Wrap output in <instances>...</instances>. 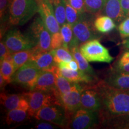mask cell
Instances as JSON below:
<instances>
[{
    "mask_svg": "<svg viewBox=\"0 0 129 129\" xmlns=\"http://www.w3.org/2000/svg\"><path fill=\"white\" fill-rule=\"evenodd\" d=\"M95 85L101 99L100 121L104 122L115 118L129 115V90L113 88L104 81Z\"/></svg>",
    "mask_w": 129,
    "mask_h": 129,
    "instance_id": "6da1fadb",
    "label": "cell"
},
{
    "mask_svg": "<svg viewBox=\"0 0 129 129\" xmlns=\"http://www.w3.org/2000/svg\"><path fill=\"white\" fill-rule=\"evenodd\" d=\"M94 14L85 12L81 14L79 20L72 26L73 38L69 48L74 46L80 47L85 42L98 39L99 34L94 25Z\"/></svg>",
    "mask_w": 129,
    "mask_h": 129,
    "instance_id": "7a4b0ae2",
    "label": "cell"
},
{
    "mask_svg": "<svg viewBox=\"0 0 129 129\" xmlns=\"http://www.w3.org/2000/svg\"><path fill=\"white\" fill-rule=\"evenodd\" d=\"M39 11L37 0H13L9 13V23L23 25Z\"/></svg>",
    "mask_w": 129,
    "mask_h": 129,
    "instance_id": "3957f363",
    "label": "cell"
},
{
    "mask_svg": "<svg viewBox=\"0 0 129 129\" xmlns=\"http://www.w3.org/2000/svg\"><path fill=\"white\" fill-rule=\"evenodd\" d=\"M26 33L35 43V46L32 48L34 52H46L52 50L51 35L41 16L34 19Z\"/></svg>",
    "mask_w": 129,
    "mask_h": 129,
    "instance_id": "277c9868",
    "label": "cell"
},
{
    "mask_svg": "<svg viewBox=\"0 0 129 129\" xmlns=\"http://www.w3.org/2000/svg\"><path fill=\"white\" fill-rule=\"evenodd\" d=\"M23 94L28 101V111L30 117H33L37 111L45 106L54 104L62 105L60 98L53 92L32 90L23 93Z\"/></svg>",
    "mask_w": 129,
    "mask_h": 129,
    "instance_id": "5b68a950",
    "label": "cell"
},
{
    "mask_svg": "<svg viewBox=\"0 0 129 129\" xmlns=\"http://www.w3.org/2000/svg\"><path fill=\"white\" fill-rule=\"evenodd\" d=\"M80 50L90 62L110 63L114 59L111 56L108 49L103 46L98 39H93L83 43L80 46Z\"/></svg>",
    "mask_w": 129,
    "mask_h": 129,
    "instance_id": "8992f818",
    "label": "cell"
},
{
    "mask_svg": "<svg viewBox=\"0 0 129 129\" xmlns=\"http://www.w3.org/2000/svg\"><path fill=\"white\" fill-rule=\"evenodd\" d=\"M41 71L32 61H29L16 70L12 77V83L20 85L29 91L34 89Z\"/></svg>",
    "mask_w": 129,
    "mask_h": 129,
    "instance_id": "52a82bcc",
    "label": "cell"
},
{
    "mask_svg": "<svg viewBox=\"0 0 129 129\" xmlns=\"http://www.w3.org/2000/svg\"><path fill=\"white\" fill-rule=\"evenodd\" d=\"M33 117L38 121H45L57 126L67 127L69 123L67 111L62 105L45 106L37 111Z\"/></svg>",
    "mask_w": 129,
    "mask_h": 129,
    "instance_id": "ba28073f",
    "label": "cell"
},
{
    "mask_svg": "<svg viewBox=\"0 0 129 129\" xmlns=\"http://www.w3.org/2000/svg\"><path fill=\"white\" fill-rule=\"evenodd\" d=\"M100 122L99 111L80 108L69 120L68 126L74 129H90Z\"/></svg>",
    "mask_w": 129,
    "mask_h": 129,
    "instance_id": "9c48e42d",
    "label": "cell"
},
{
    "mask_svg": "<svg viewBox=\"0 0 129 129\" xmlns=\"http://www.w3.org/2000/svg\"><path fill=\"white\" fill-rule=\"evenodd\" d=\"M3 41L11 53L32 49L35 46L26 33H22L17 29L9 30L5 35Z\"/></svg>",
    "mask_w": 129,
    "mask_h": 129,
    "instance_id": "30bf717a",
    "label": "cell"
},
{
    "mask_svg": "<svg viewBox=\"0 0 129 129\" xmlns=\"http://www.w3.org/2000/svg\"><path fill=\"white\" fill-rule=\"evenodd\" d=\"M84 88L83 83H74L70 91L60 97L61 103L67 111L69 121L74 113L81 108V98Z\"/></svg>",
    "mask_w": 129,
    "mask_h": 129,
    "instance_id": "8fae6325",
    "label": "cell"
},
{
    "mask_svg": "<svg viewBox=\"0 0 129 129\" xmlns=\"http://www.w3.org/2000/svg\"><path fill=\"white\" fill-rule=\"evenodd\" d=\"M38 3V13L51 35L60 32V26L56 19L51 0H39Z\"/></svg>",
    "mask_w": 129,
    "mask_h": 129,
    "instance_id": "7c38bea8",
    "label": "cell"
},
{
    "mask_svg": "<svg viewBox=\"0 0 129 129\" xmlns=\"http://www.w3.org/2000/svg\"><path fill=\"white\" fill-rule=\"evenodd\" d=\"M102 104L96 85H85L81 98V108L99 111Z\"/></svg>",
    "mask_w": 129,
    "mask_h": 129,
    "instance_id": "4fadbf2b",
    "label": "cell"
},
{
    "mask_svg": "<svg viewBox=\"0 0 129 129\" xmlns=\"http://www.w3.org/2000/svg\"><path fill=\"white\" fill-rule=\"evenodd\" d=\"M1 104L7 111L15 109L28 110L29 102L23 94H9L3 92L0 94Z\"/></svg>",
    "mask_w": 129,
    "mask_h": 129,
    "instance_id": "5bb4252c",
    "label": "cell"
},
{
    "mask_svg": "<svg viewBox=\"0 0 129 129\" xmlns=\"http://www.w3.org/2000/svg\"><path fill=\"white\" fill-rule=\"evenodd\" d=\"M29 61H32L41 71L54 72L58 68L57 63L54 61L50 51L46 52H34L33 51V54Z\"/></svg>",
    "mask_w": 129,
    "mask_h": 129,
    "instance_id": "9a60e30c",
    "label": "cell"
},
{
    "mask_svg": "<svg viewBox=\"0 0 129 129\" xmlns=\"http://www.w3.org/2000/svg\"><path fill=\"white\" fill-rule=\"evenodd\" d=\"M104 81L109 86L117 89L129 90V72L113 69L108 74Z\"/></svg>",
    "mask_w": 129,
    "mask_h": 129,
    "instance_id": "2e32d148",
    "label": "cell"
},
{
    "mask_svg": "<svg viewBox=\"0 0 129 129\" xmlns=\"http://www.w3.org/2000/svg\"><path fill=\"white\" fill-rule=\"evenodd\" d=\"M56 77L54 72L41 71L34 90L53 92L59 96L56 88Z\"/></svg>",
    "mask_w": 129,
    "mask_h": 129,
    "instance_id": "e0dca14e",
    "label": "cell"
},
{
    "mask_svg": "<svg viewBox=\"0 0 129 129\" xmlns=\"http://www.w3.org/2000/svg\"><path fill=\"white\" fill-rule=\"evenodd\" d=\"M59 72L63 76L67 78L69 81L74 83L91 84L94 80V77L82 71L80 69L74 71L69 68L59 69Z\"/></svg>",
    "mask_w": 129,
    "mask_h": 129,
    "instance_id": "ac0fdd59",
    "label": "cell"
},
{
    "mask_svg": "<svg viewBox=\"0 0 129 129\" xmlns=\"http://www.w3.org/2000/svg\"><path fill=\"white\" fill-rule=\"evenodd\" d=\"M103 13L117 23L122 21L126 17L121 7L120 0H107Z\"/></svg>",
    "mask_w": 129,
    "mask_h": 129,
    "instance_id": "d6986e66",
    "label": "cell"
},
{
    "mask_svg": "<svg viewBox=\"0 0 129 129\" xmlns=\"http://www.w3.org/2000/svg\"><path fill=\"white\" fill-rule=\"evenodd\" d=\"M69 50L71 52L74 60L78 63L79 69L82 71L89 74L93 77H96L94 69L90 66L88 61L84 57L80 50V47L74 46L69 48Z\"/></svg>",
    "mask_w": 129,
    "mask_h": 129,
    "instance_id": "ffe728a7",
    "label": "cell"
},
{
    "mask_svg": "<svg viewBox=\"0 0 129 129\" xmlns=\"http://www.w3.org/2000/svg\"><path fill=\"white\" fill-rule=\"evenodd\" d=\"M94 25L98 32L109 33L115 28L114 20L108 16H99L94 21Z\"/></svg>",
    "mask_w": 129,
    "mask_h": 129,
    "instance_id": "44dd1931",
    "label": "cell"
},
{
    "mask_svg": "<svg viewBox=\"0 0 129 129\" xmlns=\"http://www.w3.org/2000/svg\"><path fill=\"white\" fill-rule=\"evenodd\" d=\"M30 117L28 110L15 109L8 111L6 116V122L8 125L20 123L25 121Z\"/></svg>",
    "mask_w": 129,
    "mask_h": 129,
    "instance_id": "7402d4cb",
    "label": "cell"
},
{
    "mask_svg": "<svg viewBox=\"0 0 129 129\" xmlns=\"http://www.w3.org/2000/svg\"><path fill=\"white\" fill-rule=\"evenodd\" d=\"M54 73H55L56 77V88H57L58 94L60 98L62 95L70 91L74 83L71 82L67 78L63 76L59 72V68L56 69V70L54 71Z\"/></svg>",
    "mask_w": 129,
    "mask_h": 129,
    "instance_id": "603a6c76",
    "label": "cell"
},
{
    "mask_svg": "<svg viewBox=\"0 0 129 129\" xmlns=\"http://www.w3.org/2000/svg\"><path fill=\"white\" fill-rule=\"evenodd\" d=\"M32 54V49L26 50L12 53L13 62L15 71L30 60Z\"/></svg>",
    "mask_w": 129,
    "mask_h": 129,
    "instance_id": "cb8c5ba5",
    "label": "cell"
},
{
    "mask_svg": "<svg viewBox=\"0 0 129 129\" xmlns=\"http://www.w3.org/2000/svg\"><path fill=\"white\" fill-rule=\"evenodd\" d=\"M54 14L58 23L61 27L67 22L64 0H51Z\"/></svg>",
    "mask_w": 129,
    "mask_h": 129,
    "instance_id": "d4e9b609",
    "label": "cell"
},
{
    "mask_svg": "<svg viewBox=\"0 0 129 129\" xmlns=\"http://www.w3.org/2000/svg\"><path fill=\"white\" fill-rule=\"evenodd\" d=\"M107 0H84L85 12L97 15L104 10Z\"/></svg>",
    "mask_w": 129,
    "mask_h": 129,
    "instance_id": "484cf974",
    "label": "cell"
},
{
    "mask_svg": "<svg viewBox=\"0 0 129 129\" xmlns=\"http://www.w3.org/2000/svg\"><path fill=\"white\" fill-rule=\"evenodd\" d=\"M70 50L63 47H61L56 49H52L50 51L51 54H53L54 61L59 63L60 62H69L73 60L74 58Z\"/></svg>",
    "mask_w": 129,
    "mask_h": 129,
    "instance_id": "4316f807",
    "label": "cell"
},
{
    "mask_svg": "<svg viewBox=\"0 0 129 129\" xmlns=\"http://www.w3.org/2000/svg\"><path fill=\"white\" fill-rule=\"evenodd\" d=\"M0 74L2 75L6 83H12V77L15 72L13 63L5 59L1 61V70Z\"/></svg>",
    "mask_w": 129,
    "mask_h": 129,
    "instance_id": "83f0119b",
    "label": "cell"
},
{
    "mask_svg": "<svg viewBox=\"0 0 129 129\" xmlns=\"http://www.w3.org/2000/svg\"><path fill=\"white\" fill-rule=\"evenodd\" d=\"M60 32L63 38L62 47L69 50V44L73 38L72 25L66 22L60 27Z\"/></svg>",
    "mask_w": 129,
    "mask_h": 129,
    "instance_id": "f1b7e54d",
    "label": "cell"
},
{
    "mask_svg": "<svg viewBox=\"0 0 129 129\" xmlns=\"http://www.w3.org/2000/svg\"><path fill=\"white\" fill-rule=\"evenodd\" d=\"M67 22L73 26L80 18L83 13H81L77 10L72 7L67 0H64Z\"/></svg>",
    "mask_w": 129,
    "mask_h": 129,
    "instance_id": "f546056e",
    "label": "cell"
},
{
    "mask_svg": "<svg viewBox=\"0 0 129 129\" xmlns=\"http://www.w3.org/2000/svg\"><path fill=\"white\" fill-rule=\"evenodd\" d=\"M114 69L129 72V50L122 53L115 64Z\"/></svg>",
    "mask_w": 129,
    "mask_h": 129,
    "instance_id": "4dcf8cb0",
    "label": "cell"
},
{
    "mask_svg": "<svg viewBox=\"0 0 129 129\" xmlns=\"http://www.w3.org/2000/svg\"><path fill=\"white\" fill-rule=\"evenodd\" d=\"M13 0H0V16L1 23L7 20L9 22V13Z\"/></svg>",
    "mask_w": 129,
    "mask_h": 129,
    "instance_id": "1f68e13d",
    "label": "cell"
},
{
    "mask_svg": "<svg viewBox=\"0 0 129 129\" xmlns=\"http://www.w3.org/2000/svg\"><path fill=\"white\" fill-rule=\"evenodd\" d=\"M118 31L122 38L129 37V16L124 19L118 26Z\"/></svg>",
    "mask_w": 129,
    "mask_h": 129,
    "instance_id": "d6a6232c",
    "label": "cell"
},
{
    "mask_svg": "<svg viewBox=\"0 0 129 129\" xmlns=\"http://www.w3.org/2000/svg\"><path fill=\"white\" fill-rule=\"evenodd\" d=\"M51 46L52 49H56L63 46V38L60 32H56L51 35Z\"/></svg>",
    "mask_w": 129,
    "mask_h": 129,
    "instance_id": "836d02e7",
    "label": "cell"
},
{
    "mask_svg": "<svg viewBox=\"0 0 129 129\" xmlns=\"http://www.w3.org/2000/svg\"><path fill=\"white\" fill-rule=\"evenodd\" d=\"M69 4L80 12L81 13H84L85 12L84 0H67Z\"/></svg>",
    "mask_w": 129,
    "mask_h": 129,
    "instance_id": "e575fe53",
    "label": "cell"
},
{
    "mask_svg": "<svg viewBox=\"0 0 129 129\" xmlns=\"http://www.w3.org/2000/svg\"><path fill=\"white\" fill-rule=\"evenodd\" d=\"M10 51L8 49V48L5 44L4 42L1 40V43H0V60L3 61L5 58L7 57L8 54H10Z\"/></svg>",
    "mask_w": 129,
    "mask_h": 129,
    "instance_id": "d590c367",
    "label": "cell"
},
{
    "mask_svg": "<svg viewBox=\"0 0 129 129\" xmlns=\"http://www.w3.org/2000/svg\"><path fill=\"white\" fill-rule=\"evenodd\" d=\"M42 122H38L37 125H35V127L38 129H54L57 128L56 124L51 123V122L41 121Z\"/></svg>",
    "mask_w": 129,
    "mask_h": 129,
    "instance_id": "8d00e7d4",
    "label": "cell"
},
{
    "mask_svg": "<svg viewBox=\"0 0 129 129\" xmlns=\"http://www.w3.org/2000/svg\"><path fill=\"white\" fill-rule=\"evenodd\" d=\"M121 7L126 17L129 16V0H120Z\"/></svg>",
    "mask_w": 129,
    "mask_h": 129,
    "instance_id": "74e56055",
    "label": "cell"
},
{
    "mask_svg": "<svg viewBox=\"0 0 129 129\" xmlns=\"http://www.w3.org/2000/svg\"><path fill=\"white\" fill-rule=\"evenodd\" d=\"M69 69H72V70L74 71H77L79 69V67L78 63L77 62V61L75 60H72L71 61L69 62Z\"/></svg>",
    "mask_w": 129,
    "mask_h": 129,
    "instance_id": "f35d334b",
    "label": "cell"
},
{
    "mask_svg": "<svg viewBox=\"0 0 129 129\" xmlns=\"http://www.w3.org/2000/svg\"><path fill=\"white\" fill-rule=\"evenodd\" d=\"M122 44H123V46L125 48H126L127 49H128L129 50V37L128 38H125L123 42H122Z\"/></svg>",
    "mask_w": 129,
    "mask_h": 129,
    "instance_id": "ab89813d",
    "label": "cell"
},
{
    "mask_svg": "<svg viewBox=\"0 0 129 129\" xmlns=\"http://www.w3.org/2000/svg\"><path fill=\"white\" fill-rule=\"evenodd\" d=\"M5 83H6V81L4 80L2 75L0 74V86H1V88H2V87L5 84Z\"/></svg>",
    "mask_w": 129,
    "mask_h": 129,
    "instance_id": "60d3db41",
    "label": "cell"
},
{
    "mask_svg": "<svg viewBox=\"0 0 129 129\" xmlns=\"http://www.w3.org/2000/svg\"><path fill=\"white\" fill-rule=\"evenodd\" d=\"M37 1H39V0H37Z\"/></svg>",
    "mask_w": 129,
    "mask_h": 129,
    "instance_id": "b9f144b4",
    "label": "cell"
}]
</instances>
